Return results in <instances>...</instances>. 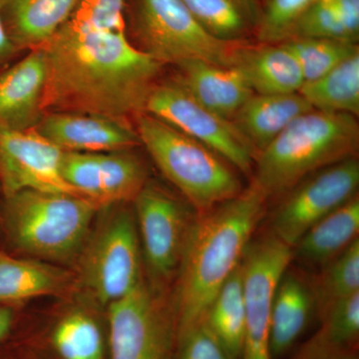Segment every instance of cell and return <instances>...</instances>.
Here are the masks:
<instances>
[{
    "label": "cell",
    "instance_id": "5bb4252c",
    "mask_svg": "<svg viewBox=\"0 0 359 359\" xmlns=\"http://www.w3.org/2000/svg\"><path fill=\"white\" fill-rule=\"evenodd\" d=\"M36 131L65 152L103 153L141 145L128 120L76 112L44 113Z\"/></svg>",
    "mask_w": 359,
    "mask_h": 359
},
{
    "label": "cell",
    "instance_id": "74e56055",
    "mask_svg": "<svg viewBox=\"0 0 359 359\" xmlns=\"http://www.w3.org/2000/svg\"><path fill=\"white\" fill-rule=\"evenodd\" d=\"M15 327L16 316L13 306L0 304V344L14 334Z\"/></svg>",
    "mask_w": 359,
    "mask_h": 359
},
{
    "label": "cell",
    "instance_id": "ffe728a7",
    "mask_svg": "<svg viewBox=\"0 0 359 359\" xmlns=\"http://www.w3.org/2000/svg\"><path fill=\"white\" fill-rule=\"evenodd\" d=\"M74 275L41 259H21L0 252V304L65 294Z\"/></svg>",
    "mask_w": 359,
    "mask_h": 359
},
{
    "label": "cell",
    "instance_id": "4fadbf2b",
    "mask_svg": "<svg viewBox=\"0 0 359 359\" xmlns=\"http://www.w3.org/2000/svg\"><path fill=\"white\" fill-rule=\"evenodd\" d=\"M63 155L35 128L0 131V183L6 198L25 190L80 196L63 178Z\"/></svg>",
    "mask_w": 359,
    "mask_h": 359
},
{
    "label": "cell",
    "instance_id": "ba28073f",
    "mask_svg": "<svg viewBox=\"0 0 359 359\" xmlns=\"http://www.w3.org/2000/svg\"><path fill=\"white\" fill-rule=\"evenodd\" d=\"M164 292L144 278L107 306L108 359H175L176 318Z\"/></svg>",
    "mask_w": 359,
    "mask_h": 359
},
{
    "label": "cell",
    "instance_id": "6da1fadb",
    "mask_svg": "<svg viewBox=\"0 0 359 359\" xmlns=\"http://www.w3.org/2000/svg\"><path fill=\"white\" fill-rule=\"evenodd\" d=\"M40 48L46 58L42 110L128 120L145 111L163 65L127 33L98 32L66 22Z\"/></svg>",
    "mask_w": 359,
    "mask_h": 359
},
{
    "label": "cell",
    "instance_id": "ac0fdd59",
    "mask_svg": "<svg viewBox=\"0 0 359 359\" xmlns=\"http://www.w3.org/2000/svg\"><path fill=\"white\" fill-rule=\"evenodd\" d=\"M79 0H4L2 20L18 51L39 48L69 20Z\"/></svg>",
    "mask_w": 359,
    "mask_h": 359
},
{
    "label": "cell",
    "instance_id": "d590c367",
    "mask_svg": "<svg viewBox=\"0 0 359 359\" xmlns=\"http://www.w3.org/2000/svg\"><path fill=\"white\" fill-rule=\"evenodd\" d=\"M351 41L359 36V0H330Z\"/></svg>",
    "mask_w": 359,
    "mask_h": 359
},
{
    "label": "cell",
    "instance_id": "5b68a950",
    "mask_svg": "<svg viewBox=\"0 0 359 359\" xmlns=\"http://www.w3.org/2000/svg\"><path fill=\"white\" fill-rule=\"evenodd\" d=\"M100 207L65 193L25 190L6 198L4 226L11 244L44 262H69L83 249Z\"/></svg>",
    "mask_w": 359,
    "mask_h": 359
},
{
    "label": "cell",
    "instance_id": "1f68e13d",
    "mask_svg": "<svg viewBox=\"0 0 359 359\" xmlns=\"http://www.w3.org/2000/svg\"><path fill=\"white\" fill-rule=\"evenodd\" d=\"M127 0H79L66 22L87 28L116 33H126Z\"/></svg>",
    "mask_w": 359,
    "mask_h": 359
},
{
    "label": "cell",
    "instance_id": "3957f363",
    "mask_svg": "<svg viewBox=\"0 0 359 359\" xmlns=\"http://www.w3.org/2000/svg\"><path fill=\"white\" fill-rule=\"evenodd\" d=\"M358 147L355 116L309 111L257 154L252 183L268 200L282 197L306 177L356 157Z\"/></svg>",
    "mask_w": 359,
    "mask_h": 359
},
{
    "label": "cell",
    "instance_id": "9a60e30c",
    "mask_svg": "<svg viewBox=\"0 0 359 359\" xmlns=\"http://www.w3.org/2000/svg\"><path fill=\"white\" fill-rule=\"evenodd\" d=\"M46 58L42 48L0 72V131L35 128L42 116Z\"/></svg>",
    "mask_w": 359,
    "mask_h": 359
},
{
    "label": "cell",
    "instance_id": "83f0119b",
    "mask_svg": "<svg viewBox=\"0 0 359 359\" xmlns=\"http://www.w3.org/2000/svg\"><path fill=\"white\" fill-rule=\"evenodd\" d=\"M320 269L311 287L320 318L337 302L359 292V238Z\"/></svg>",
    "mask_w": 359,
    "mask_h": 359
},
{
    "label": "cell",
    "instance_id": "cb8c5ba5",
    "mask_svg": "<svg viewBox=\"0 0 359 359\" xmlns=\"http://www.w3.org/2000/svg\"><path fill=\"white\" fill-rule=\"evenodd\" d=\"M210 34L230 42L256 35L261 0H182Z\"/></svg>",
    "mask_w": 359,
    "mask_h": 359
},
{
    "label": "cell",
    "instance_id": "f35d334b",
    "mask_svg": "<svg viewBox=\"0 0 359 359\" xmlns=\"http://www.w3.org/2000/svg\"><path fill=\"white\" fill-rule=\"evenodd\" d=\"M8 339L0 344V359H42L32 355L29 351L13 348Z\"/></svg>",
    "mask_w": 359,
    "mask_h": 359
},
{
    "label": "cell",
    "instance_id": "277c9868",
    "mask_svg": "<svg viewBox=\"0 0 359 359\" xmlns=\"http://www.w3.org/2000/svg\"><path fill=\"white\" fill-rule=\"evenodd\" d=\"M141 145L197 215L244 190L238 170L212 149L148 113L137 116Z\"/></svg>",
    "mask_w": 359,
    "mask_h": 359
},
{
    "label": "cell",
    "instance_id": "2e32d148",
    "mask_svg": "<svg viewBox=\"0 0 359 359\" xmlns=\"http://www.w3.org/2000/svg\"><path fill=\"white\" fill-rule=\"evenodd\" d=\"M174 79L198 102L231 120L254 95V91L236 67H224L202 60H185L174 65Z\"/></svg>",
    "mask_w": 359,
    "mask_h": 359
},
{
    "label": "cell",
    "instance_id": "4316f807",
    "mask_svg": "<svg viewBox=\"0 0 359 359\" xmlns=\"http://www.w3.org/2000/svg\"><path fill=\"white\" fill-rule=\"evenodd\" d=\"M104 207L133 203L148 183V170L133 150L97 153Z\"/></svg>",
    "mask_w": 359,
    "mask_h": 359
},
{
    "label": "cell",
    "instance_id": "8992f818",
    "mask_svg": "<svg viewBox=\"0 0 359 359\" xmlns=\"http://www.w3.org/2000/svg\"><path fill=\"white\" fill-rule=\"evenodd\" d=\"M125 18L130 41L162 65L196 59L233 67L245 43L212 36L182 0H127Z\"/></svg>",
    "mask_w": 359,
    "mask_h": 359
},
{
    "label": "cell",
    "instance_id": "d6986e66",
    "mask_svg": "<svg viewBox=\"0 0 359 359\" xmlns=\"http://www.w3.org/2000/svg\"><path fill=\"white\" fill-rule=\"evenodd\" d=\"M313 110L299 93L254 94L231 122L256 151L257 156L299 116ZM257 158V157H256Z\"/></svg>",
    "mask_w": 359,
    "mask_h": 359
},
{
    "label": "cell",
    "instance_id": "4dcf8cb0",
    "mask_svg": "<svg viewBox=\"0 0 359 359\" xmlns=\"http://www.w3.org/2000/svg\"><path fill=\"white\" fill-rule=\"evenodd\" d=\"M320 1L327 0H262L261 15L255 37L259 43L285 42L302 14Z\"/></svg>",
    "mask_w": 359,
    "mask_h": 359
},
{
    "label": "cell",
    "instance_id": "30bf717a",
    "mask_svg": "<svg viewBox=\"0 0 359 359\" xmlns=\"http://www.w3.org/2000/svg\"><path fill=\"white\" fill-rule=\"evenodd\" d=\"M144 112L212 149L240 173L252 177L257 153L247 139L231 120L198 102L174 78L155 85Z\"/></svg>",
    "mask_w": 359,
    "mask_h": 359
},
{
    "label": "cell",
    "instance_id": "484cf974",
    "mask_svg": "<svg viewBox=\"0 0 359 359\" xmlns=\"http://www.w3.org/2000/svg\"><path fill=\"white\" fill-rule=\"evenodd\" d=\"M313 110L359 114V53L342 61L327 74L304 82L299 90Z\"/></svg>",
    "mask_w": 359,
    "mask_h": 359
},
{
    "label": "cell",
    "instance_id": "9c48e42d",
    "mask_svg": "<svg viewBox=\"0 0 359 359\" xmlns=\"http://www.w3.org/2000/svg\"><path fill=\"white\" fill-rule=\"evenodd\" d=\"M133 203L147 280L165 292L178 275L197 214L155 182L148 181Z\"/></svg>",
    "mask_w": 359,
    "mask_h": 359
},
{
    "label": "cell",
    "instance_id": "e575fe53",
    "mask_svg": "<svg viewBox=\"0 0 359 359\" xmlns=\"http://www.w3.org/2000/svg\"><path fill=\"white\" fill-rule=\"evenodd\" d=\"M294 359H358L354 348H332L309 339Z\"/></svg>",
    "mask_w": 359,
    "mask_h": 359
},
{
    "label": "cell",
    "instance_id": "f546056e",
    "mask_svg": "<svg viewBox=\"0 0 359 359\" xmlns=\"http://www.w3.org/2000/svg\"><path fill=\"white\" fill-rule=\"evenodd\" d=\"M320 321L313 341L332 348H354L359 335V292L335 304Z\"/></svg>",
    "mask_w": 359,
    "mask_h": 359
},
{
    "label": "cell",
    "instance_id": "f1b7e54d",
    "mask_svg": "<svg viewBox=\"0 0 359 359\" xmlns=\"http://www.w3.org/2000/svg\"><path fill=\"white\" fill-rule=\"evenodd\" d=\"M278 44H282L294 55L304 82L318 79L342 61L359 53L358 44L346 40L301 39Z\"/></svg>",
    "mask_w": 359,
    "mask_h": 359
},
{
    "label": "cell",
    "instance_id": "d4e9b609",
    "mask_svg": "<svg viewBox=\"0 0 359 359\" xmlns=\"http://www.w3.org/2000/svg\"><path fill=\"white\" fill-rule=\"evenodd\" d=\"M231 359H241L245 339L242 263L228 278L205 311L203 323Z\"/></svg>",
    "mask_w": 359,
    "mask_h": 359
},
{
    "label": "cell",
    "instance_id": "7a4b0ae2",
    "mask_svg": "<svg viewBox=\"0 0 359 359\" xmlns=\"http://www.w3.org/2000/svg\"><path fill=\"white\" fill-rule=\"evenodd\" d=\"M268 199L254 183L194 221L177 275V340L204 320L224 283L242 263Z\"/></svg>",
    "mask_w": 359,
    "mask_h": 359
},
{
    "label": "cell",
    "instance_id": "836d02e7",
    "mask_svg": "<svg viewBox=\"0 0 359 359\" xmlns=\"http://www.w3.org/2000/svg\"><path fill=\"white\" fill-rule=\"evenodd\" d=\"M175 359L231 358L204 323H201L177 340Z\"/></svg>",
    "mask_w": 359,
    "mask_h": 359
},
{
    "label": "cell",
    "instance_id": "603a6c76",
    "mask_svg": "<svg viewBox=\"0 0 359 359\" xmlns=\"http://www.w3.org/2000/svg\"><path fill=\"white\" fill-rule=\"evenodd\" d=\"M46 344L54 359H108L107 332L95 316L81 309L59 318Z\"/></svg>",
    "mask_w": 359,
    "mask_h": 359
},
{
    "label": "cell",
    "instance_id": "e0dca14e",
    "mask_svg": "<svg viewBox=\"0 0 359 359\" xmlns=\"http://www.w3.org/2000/svg\"><path fill=\"white\" fill-rule=\"evenodd\" d=\"M233 67L255 94L295 93L304 82L299 63L282 44L245 42L236 51Z\"/></svg>",
    "mask_w": 359,
    "mask_h": 359
},
{
    "label": "cell",
    "instance_id": "7402d4cb",
    "mask_svg": "<svg viewBox=\"0 0 359 359\" xmlns=\"http://www.w3.org/2000/svg\"><path fill=\"white\" fill-rule=\"evenodd\" d=\"M313 306V294L308 283L287 269L276 287L271 309V358L283 355L294 346L306 330Z\"/></svg>",
    "mask_w": 359,
    "mask_h": 359
},
{
    "label": "cell",
    "instance_id": "d6a6232c",
    "mask_svg": "<svg viewBox=\"0 0 359 359\" xmlns=\"http://www.w3.org/2000/svg\"><path fill=\"white\" fill-rule=\"evenodd\" d=\"M301 39H339L353 42L349 39L330 0L318 2L302 14L292 26L285 41Z\"/></svg>",
    "mask_w": 359,
    "mask_h": 359
},
{
    "label": "cell",
    "instance_id": "8d00e7d4",
    "mask_svg": "<svg viewBox=\"0 0 359 359\" xmlns=\"http://www.w3.org/2000/svg\"><path fill=\"white\" fill-rule=\"evenodd\" d=\"M2 4H4V0H0V67L9 62L15 54L20 53L7 34L6 26L2 20Z\"/></svg>",
    "mask_w": 359,
    "mask_h": 359
},
{
    "label": "cell",
    "instance_id": "8fae6325",
    "mask_svg": "<svg viewBox=\"0 0 359 359\" xmlns=\"http://www.w3.org/2000/svg\"><path fill=\"white\" fill-rule=\"evenodd\" d=\"M292 259V248L271 231L248 245L242 259L245 325L241 359H273L271 309L276 287Z\"/></svg>",
    "mask_w": 359,
    "mask_h": 359
},
{
    "label": "cell",
    "instance_id": "44dd1931",
    "mask_svg": "<svg viewBox=\"0 0 359 359\" xmlns=\"http://www.w3.org/2000/svg\"><path fill=\"white\" fill-rule=\"evenodd\" d=\"M358 233V195L311 226L292 249L294 256L304 264L321 268L353 244Z\"/></svg>",
    "mask_w": 359,
    "mask_h": 359
},
{
    "label": "cell",
    "instance_id": "52a82bcc",
    "mask_svg": "<svg viewBox=\"0 0 359 359\" xmlns=\"http://www.w3.org/2000/svg\"><path fill=\"white\" fill-rule=\"evenodd\" d=\"M101 212L80 252L79 280L97 301L108 306L132 292L144 276L134 210L115 204Z\"/></svg>",
    "mask_w": 359,
    "mask_h": 359
},
{
    "label": "cell",
    "instance_id": "7c38bea8",
    "mask_svg": "<svg viewBox=\"0 0 359 359\" xmlns=\"http://www.w3.org/2000/svg\"><path fill=\"white\" fill-rule=\"evenodd\" d=\"M358 186L356 157L306 177L282 196L271 217V233L294 249L311 226L358 196Z\"/></svg>",
    "mask_w": 359,
    "mask_h": 359
}]
</instances>
